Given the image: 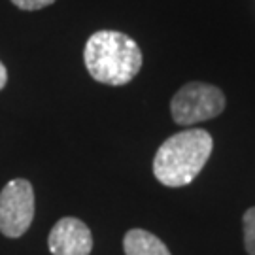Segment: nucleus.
Segmentation results:
<instances>
[{"label":"nucleus","instance_id":"4","mask_svg":"<svg viewBox=\"0 0 255 255\" xmlns=\"http://www.w3.org/2000/svg\"><path fill=\"white\" fill-rule=\"evenodd\" d=\"M34 219V189L28 180H11L0 193V233L19 238Z\"/></svg>","mask_w":255,"mask_h":255},{"label":"nucleus","instance_id":"2","mask_svg":"<svg viewBox=\"0 0 255 255\" xmlns=\"http://www.w3.org/2000/svg\"><path fill=\"white\" fill-rule=\"evenodd\" d=\"M83 61L93 80L106 85H125L142 68V51L130 36L118 30L91 34L83 49Z\"/></svg>","mask_w":255,"mask_h":255},{"label":"nucleus","instance_id":"8","mask_svg":"<svg viewBox=\"0 0 255 255\" xmlns=\"http://www.w3.org/2000/svg\"><path fill=\"white\" fill-rule=\"evenodd\" d=\"M19 9H27V11H34V9H42L53 4L55 0H11Z\"/></svg>","mask_w":255,"mask_h":255},{"label":"nucleus","instance_id":"3","mask_svg":"<svg viewBox=\"0 0 255 255\" xmlns=\"http://www.w3.org/2000/svg\"><path fill=\"white\" fill-rule=\"evenodd\" d=\"M225 110V95L223 91L202 82H191L183 85L172 97L170 112L178 125H195L201 121L218 118Z\"/></svg>","mask_w":255,"mask_h":255},{"label":"nucleus","instance_id":"5","mask_svg":"<svg viewBox=\"0 0 255 255\" xmlns=\"http://www.w3.org/2000/svg\"><path fill=\"white\" fill-rule=\"evenodd\" d=\"M47 246L53 255H89L93 250V235L82 219L63 218L51 229Z\"/></svg>","mask_w":255,"mask_h":255},{"label":"nucleus","instance_id":"9","mask_svg":"<svg viewBox=\"0 0 255 255\" xmlns=\"http://www.w3.org/2000/svg\"><path fill=\"white\" fill-rule=\"evenodd\" d=\"M6 82H8V70H6V66L0 61V89H4Z\"/></svg>","mask_w":255,"mask_h":255},{"label":"nucleus","instance_id":"1","mask_svg":"<svg viewBox=\"0 0 255 255\" xmlns=\"http://www.w3.org/2000/svg\"><path fill=\"white\" fill-rule=\"evenodd\" d=\"M214 140L204 128H187L166 138L153 159V174L166 187L191 183L210 159Z\"/></svg>","mask_w":255,"mask_h":255},{"label":"nucleus","instance_id":"7","mask_svg":"<svg viewBox=\"0 0 255 255\" xmlns=\"http://www.w3.org/2000/svg\"><path fill=\"white\" fill-rule=\"evenodd\" d=\"M244 246L250 255H255V206L244 214Z\"/></svg>","mask_w":255,"mask_h":255},{"label":"nucleus","instance_id":"6","mask_svg":"<svg viewBox=\"0 0 255 255\" xmlns=\"http://www.w3.org/2000/svg\"><path fill=\"white\" fill-rule=\"evenodd\" d=\"M125 255H170L161 238L144 229H130L123 238Z\"/></svg>","mask_w":255,"mask_h":255}]
</instances>
